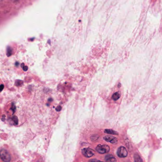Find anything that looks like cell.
Returning <instances> with one entry per match:
<instances>
[{"mask_svg":"<svg viewBox=\"0 0 162 162\" xmlns=\"http://www.w3.org/2000/svg\"><path fill=\"white\" fill-rule=\"evenodd\" d=\"M3 88H4V85H3V84L1 85V86H0V92L3 91Z\"/></svg>","mask_w":162,"mask_h":162,"instance_id":"4fadbf2b","label":"cell"},{"mask_svg":"<svg viewBox=\"0 0 162 162\" xmlns=\"http://www.w3.org/2000/svg\"><path fill=\"white\" fill-rule=\"evenodd\" d=\"M23 70H24V71H27V70H28V67H27V66H23Z\"/></svg>","mask_w":162,"mask_h":162,"instance_id":"5bb4252c","label":"cell"},{"mask_svg":"<svg viewBox=\"0 0 162 162\" xmlns=\"http://www.w3.org/2000/svg\"><path fill=\"white\" fill-rule=\"evenodd\" d=\"M56 110L57 111H58V112H59V111H60V110H61V107L60 106H58V107L56 108Z\"/></svg>","mask_w":162,"mask_h":162,"instance_id":"7c38bea8","label":"cell"},{"mask_svg":"<svg viewBox=\"0 0 162 162\" xmlns=\"http://www.w3.org/2000/svg\"><path fill=\"white\" fill-rule=\"evenodd\" d=\"M96 150L99 154H104L109 153L110 151V147L107 145H98L96 147Z\"/></svg>","mask_w":162,"mask_h":162,"instance_id":"7a4b0ae2","label":"cell"},{"mask_svg":"<svg viewBox=\"0 0 162 162\" xmlns=\"http://www.w3.org/2000/svg\"><path fill=\"white\" fill-rule=\"evenodd\" d=\"M89 162H103L102 161H99V160H97L96 159H92L90 161H89Z\"/></svg>","mask_w":162,"mask_h":162,"instance_id":"8fae6325","label":"cell"},{"mask_svg":"<svg viewBox=\"0 0 162 162\" xmlns=\"http://www.w3.org/2000/svg\"><path fill=\"white\" fill-rule=\"evenodd\" d=\"M0 158L3 162H11V154L8 150L3 148L0 150Z\"/></svg>","mask_w":162,"mask_h":162,"instance_id":"6da1fadb","label":"cell"},{"mask_svg":"<svg viewBox=\"0 0 162 162\" xmlns=\"http://www.w3.org/2000/svg\"><path fill=\"white\" fill-rule=\"evenodd\" d=\"M104 132L108 134L114 135H118L119 133L115 131V130L111 129H106L104 130Z\"/></svg>","mask_w":162,"mask_h":162,"instance_id":"52a82bcc","label":"cell"},{"mask_svg":"<svg viewBox=\"0 0 162 162\" xmlns=\"http://www.w3.org/2000/svg\"><path fill=\"white\" fill-rule=\"evenodd\" d=\"M103 139L107 142H109L111 144H115L117 143V139L116 137L111 135H106L103 137Z\"/></svg>","mask_w":162,"mask_h":162,"instance_id":"5b68a950","label":"cell"},{"mask_svg":"<svg viewBox=\"0 0 162 162\" xmlns=\"http://www.w3.org/2000/svg\"><path fill=\"white\" fill-rule=\"evenodd\" d=\"M106 162H117V160L115 157L112 155H107L105 157Z\"/></svg>","mask_w":162,"mask_h":162,"instance_id":"8992f818","label":"cell"},{"mask_svg":"<svg viewBox=\"0 0 162 162\" xmlns=\"http://www.w3.org/2000/svg\"><path fill=\"white\" fill-rule=\"evenodd\" d=\"M134 161L135 162H143L141 157L137 154H135L134 155Z\"/></svg>","mask_w":162,"mask_h":162,"instance_id":"ba28073f","label":"cell"},{"mask_svg":"<svg viewBox=\"0 0 162 162\" xmlns=\"http://www.w3.org/2000/svg\"><path fill=\"white\" fill-rule=\"evenodd\" d=\"M82 154L86 157L90 158L94 155L95 151L90 148H84L81 150Z\"/></svg>","mask_w":162,"mask_h":162,"instance_id":"3957f363","label":"cell"},{"mask_svg":"<svg viewBox=\"0 0 162 162\" xmlns=\"http://www.w3.org/2000/svg\"><path fill=\"white\" fill-rule=\"evenodd\" d=\"M11 54H12V49H11V48L8 47V48H7V56H10L11 55Z\"/></svg>","mask_w":162,"mask_h":162,"instance_id":"30bf717a","label":"cell"},{"mask_svg":"<svg viewBox=\"0 0 162 162\" xmlns=\"http://www.w3.org/2000/svg\"><path fill=\"white\" fill-rule=\"evenodd\" d=\"M117 155L119 157H121V158H125L128 155V152L127 151V149L124 147H119L117 151Z\"/></svg>","mask_w":162,"mask_h":162,"instance_id":"277c9868","label":"cell"},{"mask_svg":"<svg viewBox=\"0 0 162 162\" xmlns=\"http://www.w3.org/2000/svg\"><path fill=\"white\" fill-rule=\"evenodd\" d=\"M120 94L119 92H117L113 94L112 97V99L114 101H117V100H119L120 98Z\"/></svg>","mask_w":162,"mask_h":162,"instance_id":"9c48e42d","label":"cell"}]
</instances>
